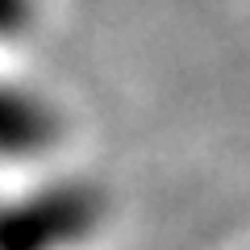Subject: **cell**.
Masks as SVG:
<instances>
[{"label":"cell","instance_id":"1","mask_svg":"<svg viewBox=\"0 0 250 250\" xmlns=\"http://www.w3.org/2000/svg\"><path fill=\"white\" fill-rule=\"evenodd\" d=\"M38 21V0H0V42H17Z\"/></svg>","mask_w":250,"mask_h":250}]
</instances>
